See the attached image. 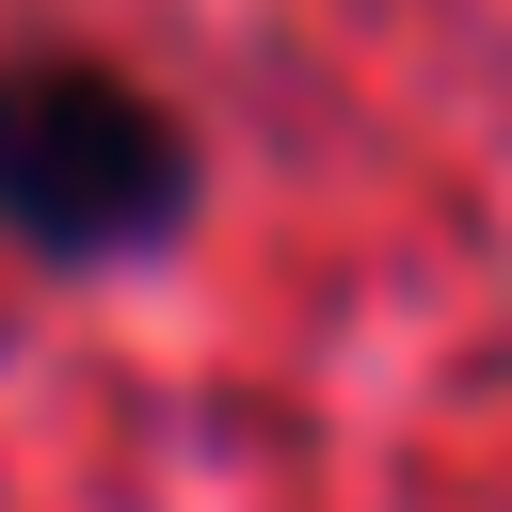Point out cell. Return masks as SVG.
I'll return each mask as SVG.
<instances>
[{
  "instance_id": "1",
  "label": "cell",
  "mask_w": 512,
  "mask_h": 512,
  "mask_svg": "<svg viewBox=\"0 0 512 512\" xmlns=\"http://www.w3.org/2000/svg\"><path fill=\"white\" fill-rule=\"evenodd\" d=\"M192 208V144L112 64H0V240L32 256H144Z\"/></svg>"
}]
</instances>
